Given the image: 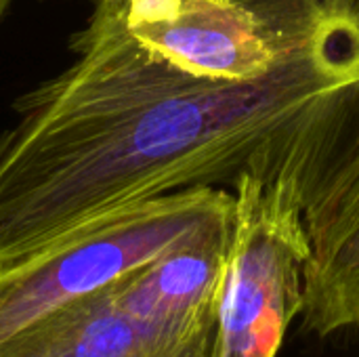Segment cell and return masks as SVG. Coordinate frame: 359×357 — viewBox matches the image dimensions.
Segmentation results:
<instances>
[{"mask_svg":"<svg viewBox=\"0 0 359 357\" xmlns=\"http://www.w3.org/2000/svg\"><path fill=\"white\" fill-rule=\"evenodd\" d=\"M76 59L0 128V267L78 227L189 187L233 183L307 101L359 74V2L311 48L250 80L187 74L99 0Z\"/></svg>","mask_w":359,"mask_h":357,"instance_id":"6da1fadb","label":"cell"},{"mask_svg":"<svg viewBox=\"0 0 359 357\" xmlns=\"http://www.w3.org/2000/svg\"><path fill=\"white\" fill-rule=\"evenodd\" d=\"M299 206L309 240L303 328H359V74L307 101L246 166Z\"/></svg>","mask_w":359,"mask_h":357,"instance_id":"7a4b0ae2","label":"cell"},{"mask_svg":"<svg viewBox=\"0 0 359 357\" xmlns=\"http://www.w3.org/2000/svg\"><path fill=\"white\" fill-rule=\"evenodd\" d=\"M233 217V194L189 187L126 206L0 267V345L168 248Z\"/></svg>","mask_w":359,"mask_h":357,"instance_id":"3957f363","label":"cell"},{"mask_svg":"<svg viewBox=\"0 0 359 357\" xmlns=\"http://www.w3.org/2000/svg\"><path fill=\"white\" fill-rule=\"evenodd\" d=\"M358 0H120L133 40L177 69L259 78L311 48Z\"/></svg>","mask_w":359,"mask_h":357,"instance_id":"277c9868","label":"cell"},{"mask_svg":"<svg viewBox=\"0 0 359 357\" xmlns=\"http://www.w3.org/2000/svg\"><path fill=\"white\" fill-rule=\"evenodd\" d=\"M233 185V225L221 284L219 357H276L305 305L309 240L299 206L244 170Z\"/></svg>","mask_w":359,"mask_h":357,"instance_id":"5b68a950","label":"cell"},{"mask_svg":"<svg viewBox=\"0 0 359 357\" xmlns=\"http://www.w3.org/2000/svg\"><path fill=\"white\" fill-rule=\"evenodd\" d=\"M233 217L111 284L154 357H219L221 284Z\"/></svg>","mask_w":359,"mask_h":357,"instance_id":"8992f818","label":"cell"},{"mask_svg":"<svg viewBox=\"0 0 359 357\" xmlns=\"http://www.w3.org/2000/svg\"><path fill=\"white\" fill-rule=\"evenodd\" d=\"M0 357H154L111 286L72 301L0 345Z\"/></svg>","mask_w":359,"mask_h":357,"instance_id":"52a82bcc","label":"cell"},{"mask_svg":"<svg viewBox=\"0 0 359 357\" xmlns=\"http://www.w3.org/2000/svg\"><path fill=\"white\" fill-rule=\"evenodd\" d=\"M8 4H11V0H0V19L4 17V13H6V8H8Z\"/></svg>","mask_w":359,"mask_h":357,"instance_id":"ba28073f","label":"cell"}]
</instances>
